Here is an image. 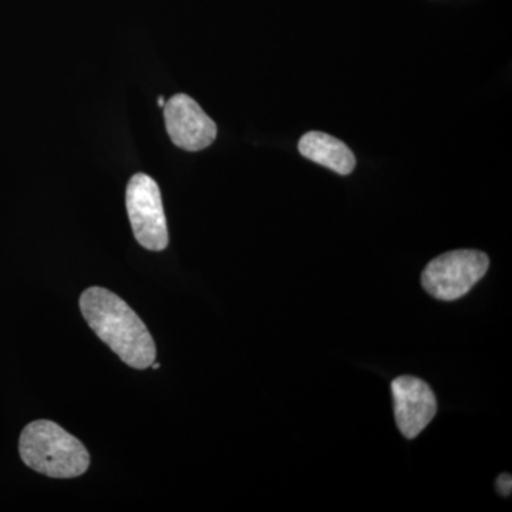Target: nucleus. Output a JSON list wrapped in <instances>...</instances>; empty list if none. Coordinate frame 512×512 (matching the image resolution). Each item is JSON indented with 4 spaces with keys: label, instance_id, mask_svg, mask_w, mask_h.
Segmentation results:
<instances>
[{
    "label": "nucleus",
    "instance_id": "nucleus-1",
    "mask_svg": "<svg viewBox=\"0 0 512 512\" xmlns=\"http://www.w3.org/2000/svg\"><path fill=\"white\" fill-rule=\"evenodd\" d=\"M80 311L93 332L127 366L146 370L157 357L156 342L147 326L116 293L100 286L80 296Z\"/></svg>",
    "mask_w": 512,
    "mask_h": 512
},
{
    "label": "nucleus",
    "instance_id": "nucleus-2",
    "mask_svg": "<svg viewBox=\"0 0 512 512\" xmlns=\"http://www.w3.org/2000/svg\"><path fill=\"white\" fill-rule=\"evenodd\" d=\"M23 463L50 478H76L90 467V454L82 441L52 420H36L20 434Z\"/></svg>",
    "mask_w": 512,
    "mask_h": 512
},
{
    "label": "nucleus",
    "instance_id": "nucleus-3",
    "mask_svg": "<svg viewBox=\"0 0 512 512\" xmlns=\"http://www.w3.org/2000/svg\"><path fill=\"white\" fill-rule=\"evenodd\" d=\"M490 259L484 252L458 249L434 258L424 268L421 285L439 301H457L487 274Z\"/></svg>",
    "mask_w": 512,
    "mask_h": 512
},
{
    "label": "nucleus",
    "instance_id": "nucleus-4",
    "mask_svg": "<svg viewBox=\"0 0 512 512\" xmlns=\"http://www.w3.org/2000/svg\"><path fill=\"white\" fill-rule=\"evenodd\" d=\"M127 214L141 247L160 252L168 247V228L160 188L147 174L133 175L126 191Z\"/></svg>",
    "mask_w": 512,
    "mask_h": 512
},
{
    "label": "nucleus",
    "instance_id": "nucleus-5",
    "mask_svg": "<svg viewBox=\"0 0 512 512\" xmlns=\"http://www.w3.org/2000/svg\"><path fill=\"white\" fill-rule=\"evenodd\" d=\"M164 120L168 136L185 151H201L217 138V124L188 94H175L165 103Z\"/></svg>",
    "mask_w": 512,
    "mask_h": 512
},
{
    "label": "nucleus",
    "instance_id": "nucleus-6",
    "mask_svg": "<svg viewBox=\"0 0 512 512\" xmlns=\"http://www.w3.org/2000/svg\"><path fill=\"white\" fill-rule=\"evenodd\" d=\"M394 416L406 439H416L437 413V400L426 382L413 376H400L392 382Z\"/></svg>",
    "mask_w": 512,
    "mask_h": 512
},
{
    "label": "nucleus",
    "instance_id": "nucleus-7",
    "mask_svg": "<svg viewBox=\"0 0 512 512\" xmlns=\"http://www.w3.org/2000/svg\"><path fill=\"white\" fill-rule=\"evenodd\" d=\"M298 147L303 157L336 174L349 175L355 170V154L339 138L320 131H309L299 140Z\"/></svg>",
    "mask_w": 512,
    "mask_h": 512
},
{
    "label": "nucleus",
    "instance_id": "nucleus-8",
    "mask_svg": "<svg viewBox=\"0 0 512 512\" xmlns=\"http://www.w3.org/2000/svg\"><path fill=\"white\" fill-rule=\"evenodd\" d=\"M497 490L500 491L501 495L508 497L512 491V478L510 474H501L497 480Z\"/></svg>",
    "mask_w": 512,
    "mask_h": 512
},
{
    "label": "nucleus",
    "instance_id": "nucleus-9",
    "mask_svg": "<svg viewBox=\"0 0 512 512\" xmlns=\"http://www.w3.org/2000/svg\"><path fill=\"white\" fill-rule=\"evenodd\" d=\"M158 107H161V109H163V107L165 106V100L163 99V97H158Z\"/></svg>",
    "mask_w": 512,
    "mask_h": 512
}]
</instances>
